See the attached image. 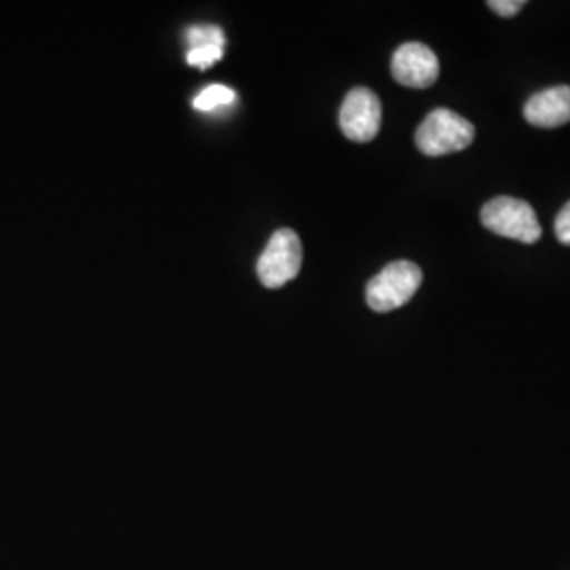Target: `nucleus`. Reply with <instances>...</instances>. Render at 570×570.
<instances>
[{"label": "nucleus", "instance_id": "f257e3e1", "mask_svg": "<svg viewBox=\"0 0 570 570\" xmlns=\"http://www.w3.org/2000/svg\"><path fill=\"white\" fill-rule=\"evenodd\" d=\"M475 127L461 115L449 108L431 110L425 121L416 129V146L428 157H444L452 153H461L473 142Z\"/></svg>", "mask_w": 570, "mask_h": 570}, {"label": "nucleus", "instance_id": "f03ea898", "mask_svg": "<svg viewBox=\"0 0 570 570\" xmlns=\"http://www.w3.org/2000/svg\"><path fill=\"white\" fill-rule=\"evenodd\" d=\"M423 284V271L410 261L385 266L366 287V303L376 313H389L412 301Z\"/></svg>", "mask_w": 570, "mask_h": 570}, {"label": "nucleus", "instance_id": "7ed1b4c3", "mask_svg": "<svg viewBox=\"0 0 570 570\" xmlns=\"http://www.w3.org/2000/svg\"><path fill=\"white\" fill-rule=\"evenodd\" d=\"M482 225L487 226L490 233L520 244H537L543 235V228L537 220L532 205L513 197H497L484 205Z\"/></svg>", "mask_w": 570, "mask_h": 570}, {"label": "nucleus", "instance_id": "20e7f679", "mask_svg": "<svg viewBox=\"0 0 570 570\" xmlns=\"http://www.w3.org/2000/svg\"><path fill=\"white\" fill-rule=\"evenodd\" d=\"M303 266V244L292 228H279L268 239L261 261L258 277L266 287H282L296 279Z\"/></svg>", "mask_w": 570, "mask_h": 570}, {"label": "nucleus", "instance_id": "39448f33", "mask_svg": "<svg viewBox=\"0 0 570 570\" xmlns=\"http://www.w3.org/2000/svg\"><path fill=\"white\" fill-rule=\"evenodd\" d=\"M383 108L374 91L366 87H355L346 94L345 102L341 106V129L351 142H372L381 129Z\"/></svg>", "mask_w": 570, "mask_h": 570}, {"label": "nucleus", "instance_id": "423d86ee", "mask_svg": "<svg viewBox=\"0 0 570 570\" xmlns=\"http://www.w3.org/2000/svg\"><path fill=\"white\" fill-rule=\"evenodd\" d=\"M393 79L410 89H428L440 77V60L423 42H404L391 60Z\"/></svg>", "mask_w": 570, "mask_h": 570}, {"label": "nucleus", "instance_id": "0eeeda50", "mask_svg": "<svg viewBox=\"0 0 570 570\" xmlns=\"http://www.w3.org/2000/svg\"><path fill=\"white\" fill-rule=\"evenodd\" d=\"M524 119L541 129L570 122V87L558 85L534 94L524 106Z\"/></svg>", "mask_w": 570, "mask_h": 570}, {"label": "nucleus", "instance_id": "6e6552de", "mask_svg": "<svg viewBox=\"0 0 570 570\" xmlns=\"http://www.w3.org/2000/svg\"><path fill=\"white\" fill-rule=\"evenodd\" d=\"M230 102H235V91H233L230 87H225V85H209V87H205L204 91L195 98L193 106H195L197 110H202V112H212V110H216V108H220V106H226V104Z\"/></svg>", "mask_w": 570, "mask_h": 570}, {"label": "nucleus", "instance_id": "1a4fd4ad", "mask_svg": "<svg viewBox=\"0 0 570 570\" xmlns=\"http://www.w3.org/2000/svg\"><path fill=\"white\" fill-rule=\"evenodd\" d=\"M184 42L188 45V49L204 47V45H220V47H225V32L218 26H195V28L186 30Z\"/></svg>", "mask_w": 570, "mask_h": 570}, {"label": "nucleus", "instance_id": "9d476101", "mask_svg": "<svg viewBox=\"0 0 570 570\" xmlns=\"http://www.w3.org/2000/svg\"><path fill=\"white\" fill-rule=\"evenodd\" d=\"M223 53H225V47L220 45H204V47H195V49H188V56L186 61L195 68H209L214 66L216 61L223 60Z\"/></svg>", "mask_w": 570, "mask_h": 570}, {"label": "nucleus", "instance_id": "9b49d317", "mask_svg": "<svg viewBox=\"0 0 570 570\" xmlns=\"http://www.w3.org/2000/svg\"><path fill=\"white\" fill-rule=\"evenodd\" d=\"M553 228H556L558 242L562 245H570V202L560 209Z\"/></svg>", "mask_w": 570, "mask_h": 570}, {"label": "nucleus", "instance_id": "f8f14e48", "mask_svg": "<svg viewBox=\"0 0 570 570\" xmlns=\"http://www.w3.org/2000/svg\"><path fill=\"white\" fill-rule=\"evenodd\" d=\"M524 4H527L524 0H490L489 2L490 9H492L494 13H499V16H503V18L518 16Z\"/></svg>", "mask_w": 570, "mask_h": 570}]
</instances>
